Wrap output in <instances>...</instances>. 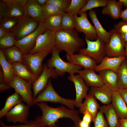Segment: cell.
Returning <instances> with one entry per match:
<instances>
[{
	"instance_id": "51",
	"label": "cell",
	"mask_w": 127,
	"mask_h": 127,
	"mask_svg": "<svg viewBox=\"0 0 127 127\" xmlns=\"http://www.w3.org/2000/svg\"><path fill=\"white\" fill-rule=\"evenodd\" d=\"M90 124L83 120H81L79 124V127H89Z\"/></svg>"
},
{
	"instance_id": "1",
	"label": "cell",
	"mask_w": 127,
	"mask_h": 127,
	"mask_svg": "<svg viewBox=\"0 0 127 127\" xmlns=\"http://www.w3.org/2000/svg\"><path fill=\"white\" fill-rule=\"evenodd\" d=\"M35 104L42 112L41 115L36 117L41 127L43 126L58 127L56 123L59 119L64 118L71 119L74 123L75 126L79 127V124L81 120L79 115V111L67 109L63 106L56 108L52 107L48 105L44 102Z\"/></svg>"
},
{
	"instance_id": "41",
	"label": "cell",
	"mask_w": 127,
	"mask_h": 127,
	"mask_svg": "<svg viewBox=\"0 0 127 127\" xmlns=\"http://www.w3.org/2000/svg\"><path fill=\"white\" fill-rule=\"evenodd\" d=\"M71 1L70 0H47L46 3L52 5L65 12Z\"/></svg>"
},
{
	"instance_id": "53",
	"label": "cell",
	"mask_w": 127,
	"mask_h": 127,
	"mask_svg": "<svg viewBox=\"0 0 127 127\" xmlns=\"http://www.w3.org/2000/svg\"><path fill=\"white\" fill-rule=\"evenodd\" d=\"M36 1L38 4L42 7L46 3L47 0H36Z\"/></svg>"
},
{
	"instance_id": "9",
	"label": "cell",
	"mask_w": 127,
	"mask_h": 127,
	"mask_svg": "<svg viewBox=\"0 0 127 127\" xmlns=\"http://www.w3.org/2000/svg\"><path fill=\"white\" fill-rule=\"evenodd\" d=\"M39 23L35 20L25 16L19 20L10 32L17 41L34 32L38 28Z\"/></svg>"
},
{
	"instance_id": "32",
	"label": "cell",
	"mask_w": 127,
	"mask_h": 127,
	"mask_svg": "<svg viewBox=\"0 0 127 127\" xmlns=\"http://www.w3.org/2000/svg\"><path fill=\"white\" fill-rule=\"evenodd\" d=\"M118 89L127 88V62L126 59L122 63L116 72Z\"/></svg>"
},
{
	"instance_id": "16",
	"label": "cell",
	"mask_w": 127,
	"mask_h": 127,
	"mask_svg": "<svg viewBox=\"0 0 127 127\" xmlns=\"http://www.w3.org/2000/svg\"><path fill=\"white\" fill-rule=\"evenodd\" d=\"M67 60L71 63L84 68L94 70L97 63L92 58L81 54H66Z\"/></svg>"
},
{
	"instance_id": "47",
	"label": "cell",
	"mask_w": 127,
	"mask_h": 127,
	"mask_svg": "<svg viewBox=\"0 0 127 127\" xmlns=\"http://www.w3.org/2000/svg\"><path fill=\"white\" fill-rule=\"evenodd\" d=\"M118 91L127 106V88L118 89Z\"/></svg>"
},
{
	"instance_id": "2",
	"label": "cell",
	"mask_w": 127,
	"mask_h": 127,
	"mask_svg": "<svg viewBox=\"0 0 127 127\" xmlns=\"http://www.w3.org/2000/svg\"><path fill=\"white\" fill-rule=\"evenodd\" d=\"M55 47L67 54L71 55L85 45L84 40L80 37L77 31L75 29L61 30L55 33Z\"/></svg>"
},
{
	"instance_id": "30",
	"label": "cell",
	"mask_w": 127,
	"mask_h": 127,
	"mask_svg": "<svg viewBox=\"0 0 127 127\" xmlns=\"http://www.w3.org/2000/svg\"><path fill=\"white\" fill-rule=\"evenodd\" d=\"M2 50L6 60L11 64L21 62L24 54L16 46Z\"/></svg>"
},
{
	"instance_id": "19",
	"label": "cell",
	"mask_w": 127,
	"mask_h": 127,
	"mask_svg": "<svg viewBox=\"0 0 127 127\" xmlns=\"http://www.w3.org/2000/svg\"><path fill=\"white\" fill-rule=\"evenodd\" d=\"M78 73L88 87H99L104 84L101 76L97 74L94 70L84 68Z\"/></svg>"
},
{
	"instance_id": "3",
	"label": "cell",
	"mask_w": 127,
	"mask_h": 127,
	"mask_svg": "<svg viewBox=\"0 0 127 127\" xmlns=\"http://www.w3.org/2000/svg\"><path fill=\"white\" fill-rule=\"evenodd\" d=\"M61 51L56 47L52 50V56L46 64L48 67L54 68L58 76L63 75L66 72L70 75H74L83 69V67L81 66L63 60L59 55Z\"/></svg>"
},
{
	"instance_id": "49",
	"label": "cell",
	"mask_w": 127,
	"mask_h": 127,
	"mask_svg": "<svg viewBox=\"0 0 127 127\" xmlns=\"http://www.w3.org/2000/svg\"><path fill=\"white\" fill-rule=\"evenodd\" d=\"M120 18L124 22H127V8L122 11L121 13Z\"/></svg>"
},
{
	"instance_id": "37",
	"label": "cell",
	"mask_w": 127,
	"mask_h": 127,
	"mask_svg": "<svg viewBox=\"0 0 127 127\" xmlns=\"http://www.w3.org/2000/svg\"><path fill=\"white\" fill-rule=\"evenodd\" d=\"M16 40L12 33L7 32L0 38V49L3 50L15 46Z\"/></svg>"
},
{
	"instance_id": "17",
	"label": "cell",
	"mask_w": 127,
	"mask_h": 127,
	"mask_svg": "<svg viewBox=\"0 0 127 127\" xmlns=\"http://www.w3.org/2000/svg\"><path fill=\"white\" fill-rule=\"evenodd\" d=\"M112 91L104 84L99 87H91L89 92L102 103L107 105L111 103Z\"/></svg>"
},
{
	"instance_id": "14",
	"label": "cell",
	"mask_w": 127,
	"mask_h": 127,
	"mask_svg": "<svg viewBox=\"0 0 127 127\" xmlns=\"http://www.w3.org/2000/svg\"><path fill=\"white\" fill-rule=\"evenodd\" d=\"M30 106L21 102L16 105L7 114L6 120L15 124L17 122L25 123L28 121Z\"/></svg>"
},
{
	"instance_id": "22",
	"label": "cell",
	"mask_w": 127,
	"mask_h": 127,
	"mask_svg": "<svg viewBox=\"0 0 127 127\" xmlns=\"http://www.w3.org/2000/svg\"><path fill=\"white\" fill-rule=\"evenodd\" d=\"M85 99L84 102L79 108V111L80 113L83 114L86 111H87L91 115L92 122L94 123L100 105L96 99L89 93Z\"/></svg>"
},
{
	"instance_id": "33",
	"label": "cell",
	"mask_w": 127,
	"mask_h": 127,
	"mask_svg": "<svg viewBox=\"0 0 127 127\" xmlns=\"http://www.w3.org/2000/svg\"><path fill=\"white\" fill-rule=\"evenodd\" d=\"M7 12L4 18H11L20 19L25 16L24 7L14 3L8 5Z\"/></svg>"
},
{
	"instance_id": "42",
	"label": "cell",
	"mask_w": 127,
	"mask_h": 127,
	"mask_svg": "<svg viewBox=\"0 0 127 127\" xmlns=\"http://www.w3.org/2000/svg\"><path fill=\"white\" fill-rule=\"evenodd\" d=\"M0 127H41L36 118L34 120H30L24 124L18 125L8 126L1 120L0 121Z\"/></svg>"
},
{
	"instance_id": "26",
	"label": "cell",
	"mask_w": 127,
	"mask_h": 127,
	"mask_svg": "<svg viewBox=\"0 0 127 127\" xmlns=\"http://www.w3.org/2000/svg\"><path fill=\"white\" fill-rule=\"evenodd\" d=\"M122 4L115 0H109L107 5L102 9L101 13L103 15H108L114 19L120 18L123 8Z\"/></svg>"
},
{
	"instance_id": "29",
	"label": "cell",
	"mask_w": 127,
	"mask_h": 127,
	"mask_svg": "<svg viewBox=\"0 0 127 127\" xmlns=\"http://www.w3.org/2000/svg\"><path fill=\"white\" fill-rule=\"evenodd\" d=\"M23 101L21 96L16 91L7 98L4 107L0 111V118L5 117L8 113L13 107Z\"/></svg>"
},
{
	"instance_id": "38",
	"label": "cell",
	"mask_w": 127,
	"mask_h": 127,
	"mask_svg": "<svg viewBox=\"0 0 127 127\" xmlns=\"http://www.w3.org/2000/svg\"><path fill=\"white\" fill-rule=\"evenodd\" d=\"M19 19L11 18H4L0 22V27L7 32H11L15 27Z\"/></svg>"
},
{
	"instance_id": "25",
	"label": "cell",
	"mask_w": 127,
	"mask_h": 127,
	"mask_svg": "<svg viewBox=\"0 0 127 127\" xmlns=\"http://www.w3.org/2000/svg\"><path fill=\"white\" fill-rule=\"evenodd\" d=\"M99 110L105 114L109 127H119V118L111 103L100 106Z\"/></svg>"
},
{
	"instance_id": "20",
	"label": "cell",
	"mask_w": 127,
	"mask_h": 127,
	"mask_svg": "<svg viewBox=\"0 0 127 127\" xmlns=\"http://www.w3.org/2000/svg\"><path fill=\"white\" fill-rule=\"evenodd\" d=\"M24 7L25 16L39 22H44L42 7L38 4L36 0H28Z\"/></svg>"
},
{
	"instance_id": "34",
	"label": "cell",
	"mask_w": 127,
	"mask_h": 127,
	"mask_svg": "<svg viewBox=\"0 0 127 127\" xmlns=\"http://www.w3.org/2000/svg\"><path fill=\"white\" fill-rule=\"evenodd\" d=\"M76 22L74 16L67 12L62 14L61 21L62 30H68L75 28Z\"/></svg>"
},
{
	"instance_id": "48",
	"label": "cell",
	"mask_w": 127,
	"mask_h": 127,
	"mask_svg": "<svg viewBox=\"0 0 127 127\" xmlns=\"http://www.w3.org/2000/svg\"><path fill=\"white\" fill-rule=\"evenodd\" d=\"M0 83V93L12 88L9 84L5 83L4 82H2Z\"/></svg>"
},
{
	"instance_id": "35",
	"label": "cell",
	"mask_w": 127,
	"mask_h": 127,
	"mask_svg": "<svg viewBox=\"0 0 127 127\" xmlns=\"http://www.w3.org/2000/svg\"><path fill=\"white\" fill-rule=\"evenodd\" d=\"M87 1V0H71L65 12L69 13L74 16L77 15L86 4Z\"/></svg>"
},
{
	"instance_id": "5",
	"label": "cell",
	"mask_w": 127,
	"mask_h": 127,
	"mask_svg": "<svg viewBox=\"0 0 127 127\" xmlns=\"http://www.w3.org/2000/svg\"><path fill=\"white\" fill-rule=\"evenodd\" d=\"M51 52L50 51H44L32 54L24 55L21 62L37 79L43 70V62L44 59Z\"/></svg>"
},
{
	"instance_id": "11",
	"label": "cell",
	"mask_w": 127,
	"mask_h": 127,
	"mask_svg": "<svg viewBox=\"0 0 127 127\" xmlns=\"http://www.w3.org/2000/svg\"><path fill=\"white\" fill-rule=\"evenodd\" d=\"M55 32L47 29L37 38L33 49L29 54H32L44 51H50L55 47Z\"/></svg>"
},
{
	"instance_id": "23",
	"label": "cell",
	"mask_w": 127,
	"mask_h": 127,
	"mask_svg": "<svg viewBox=\"0 0 127 127\" xmlns=\"http://www.w3.org/2000/svg\"><path fill=\"white\" fill-rule=\"evenodd\" d=\"M88 15L93 24L98 37L105 44L108 43L111 37V33L106 30L102 27L99 20L95 11L89 10Z\"/></svg>"
},
{
	"instance_id": "52",
	"label": "cell",
	"mask_w": 127,
	"mask_h": 127,
	"mask_svg": "<svg viewBox=\"0 0 127 127\" xmlns=\"http://www.w3.org/2000/svg\"><path fill=\"white\" fill-rule=\"evenodd\" d=\"M7 32L4 29L0 27V38L4 36Z\"/></svg>"
},
{
	"instance_id": "44",
	"label": "cell",
	"mask_w": 127,
	"mask_h": 127,
	"mask_svg": "<svg viewBox=\"0 0 127 127\" xmlns=\"http://www.w3.org/2000/svg\"><path fill=\"white\" fill-rule=\"evenodd\" d=\"M8 6L2 0H0V22L4 18L7 12Z\"/></svg>"
},
{
	"instance_id": "15",
	"label": "cell",
	"mask_w": 127,
	"mask_h": 127,
	"mask_svg": "<svg viewBox=\"0 0 127 127\" xmlns=\"http://www.w3.org/2000/svg\"><path fill=\"white\" fill-rule=\"evenodd\" d=\"M68 79L74 83L75 89L76 98L75 106L79 108L82 103L83 99L87 95V92L90 88L86 84L83 80L78 74L70 75Z\"/></svg>"
},
{
	"instance_id": "21",
	"label": "cell",
	"mask_w": 127,
	"mask_h": 127,
	"mask_svg": "<svg viewBox=\"0 0 127 127\" xmlns=\"http://www.w3.org/2000/svg\"><path fill=\"white\" fill-rule=\"evenodd\" d=\"M111 103L119 119L127 118V106L118 90L113 91Z\"/></svg>"
},
{
	"instance_id": "10",
	"label": "cell",
	"mask_w": 127,
	"mask_h": 127,
	"mask_svg": "<svg viewBox=\"0 0 127 127\" xmlns=\"http://www.w3.org/2000/svg\"><path fill=\"white\" fill-rule=\"evenodd\" d=\"M47 29L44 22H40L38 28L34 32L21 39L17 41L15 46L24 55L29 54L35 47L38 36L44 33Z\"/></svg>"
},
{
	"instance_id": "55",
	"label": "cell",
	"mask_w": 127,
	"mask_h": 127,
	"mask_svg": "<svg viewBox=\"0 0 127 127\" xmlns=\"http://www.w3.org/2000/svg\"><path fill=\"white\" fill-rule=\"evenodd\" d=\"M124 47L126 52V60L127 62V42H125L124 44Z\"/></svg>"
},
{
	"instance_id": "24",
	"label": "cell",
	"mask_w": 127,
	"mask_h": 127,
	"mask_svg": "<svg viewBox=\"0 0 127 127\" xmlns=\"http://www.w3.org/2000/svg\"><path fill=\"white\" fill-rule=\"evenodd\" d=\"M11 64L15 75L32 84L37 79L21 62H17Z\"/></svg>"
},
{
	"instance_id": "39",
	"label": "cell",
	"mask_w": 127,
	"mask_h": 127,
	"mask_svg": "<svg viewBox=\"0 0 127 127\" xmlns=\"http://www.w3.org/2000/svg\"><path fill=\"white\" fill-rule=\"evenodd\" d=\"M44 19L48 17L64 12L62 10L49 4L46 3L42 7Z\"/></svg>"
},
{
	"instance_id": "12",
	"label": "cell",
	"mask_w": 127,
	"mask_h": 127,
	"mask_svg": "<svg viewBox=\"0 0 127 127\" xmlns=\"http://www.w3.org/2000/svg\"><path fill=\"white\" fill-rule=\"evenodd\" d=\"M78 16L77 15L74 16L76 24L75 30L80 32L83 33L85 35V39L94 41L98 38L94 26L89 21L86 12L82 13Z\"/></svg>"
},
{
	"instance_id": "27",
	"label": "cell",
	"mask_w": 127,
	"mask_h": 127,
	"mask_svg": "<svg viewBox=\"0 0 127 127\" xmlns=\"http://www.w3.org/2000/svg\"><path fill=\"white\" fill-rule=\"evenodd\" d=\"M0 64L2 69L4 82L9 84L15 76L12 65L6 60L2 49H0Z\"/></svg>"
},
{
	"instance_id": "31",
	"label": "cell",
	"mask_w": 127,
	"mask_h": 127,
	"mask_svg": "<svg viewBox=\"0 0 127 127\" xmlns=\"http://www.w3.org/2000/svg\"><path fill=\"white\" fill-rule=\"evenodd\" d=\"M62 14L55 15L44 19V23L47 29L55 32L62 30Z\"/></svg>"
},
{
	"instance_id": "8",
	"label": "cell",
	"mask_w": 127,
	"mask_h": 127,
	"mask_svg": "<svg viewBox=\"0 0 127 127\" xmlns=\"http://www.w3.org/2000/svg\"><path fill=\"white\" fill-rule=\"evenodd\" d=\"M109 32L111 33L110 39L108 43L105 44L106 56L110 57L126 56L125 42L123 38L113 29Z\"/></svg>"
},
{
	"instance_id": "7",
	"label": "cell",
	"mask_w": 127,
	"mask_h": 127,
	"mask_svg": "<svg viewBox=\"0 0 127 127\" xmlns=\"http://www.w3.org/2000/svg\"><path fill=\"white\" fill-rule=\"evenodd\" d=\"M8 84L21 96L26 104L30 107L34 105L32 83L15 75L13 80Z\"/></svg>"
},
{
	"instance_id": "56",
	"label": "cell",
	"mask_w": 127,
	"mask_h": 127,
	"mask_svg": "<svg viewBox=\"0 0 127 127\" xmlns=\"http://www.w3.org/2000/svg\"><path fill=\"white\" fill-rule=\"evenodd\" d=\"M47 127V126H43L42 127ZM72 127H77V126H73Z\"/></svg>"
},
{
	"instance_id": "36",
	"label": "cell",
	"mask_w": 127,
	"mask_h": 127,
	"mask_svg": "<svg viewBox=\"0 0 127 127\" xmlns=\"http://www.w3.org/2000/svg\"><path fill=\"white\" fill-rule=\"evenodd\" d=\"M109 0H87L85 6L80 11L78 14L86 12L94 8L99 7H105L107 5Z\"/></svg>"
},
{
	"instance_id": "50",
	"label": "cell",
	"mask_w": 127,
	"mask_h": 127,
	"mask_svg": "<svg viewBox=\"0 0 127 127\" xmlns=\"http://www.w3.org/2000/svg\"><path fill=\"white\" fill-rule=\"evenodd\" d=\"M119 127H127V118L119 119Z\"/></svg>"
},
{
	"instance_id": "43",
	"label": "cell",
	"mask_w": 127,
	"mask_h": 127,
	"mask_svg": "<svg viewBox=\"0 0 127 127\" xmlns=\"http://www.w3.org/2000/svg\"><path fill=\"white\" fill-rule=\"evenodd\" d=\"M94 123V127H108V125L104 118L103 114L100 111L98 112Z\"/></svg>"
},
{
	"instance_id": "54",
	"label": "cell",
	"mask_w": 127,
	"mask_h": 127,
	"mask_svg": "<svg viewBox=\"0 0 127 127\" xmlns=\"http://www.w3.org/2000/svg\"><path fill=\"white\" fill-rule=\"evenodd\" d=\"M119 1L121 3L125 8H127V0H119Z\"/></svg>"
},
{
	"instance_id": "6",
	"label": "cell",
	"mask_w": 127,
	"mask_h": 127,
	"mask_svg": "<svg viewBox=\"0 0 127 127\" xmlns=\"http://www.w3.org/2000/svg\"><path fill=\"white\" fill-rule=\"evenodd\" d=\"M85 39L87 47L81 48L79 51V53L92 58L99 64L107 56L105 43L98 37L96 40L94 41Z\"/></svg>"
},
{
	"instance_id": "46",
	"label": "cell",
	"mask_w": 127,
	"mask_h": 127,
	"mask_svg": "<svg viewBox=\"0 0 127 127\" xmlns=\"http://www.w3.org/2000/svg\"><path fill=\"white\" fill-rule=\"evenodd\" d=\"M83 114L82 120L90 124L92 122V118L90 114L87 111H86L83 113Z\"/></svg>"
},
{
	"instance_id": "40",
	"label": "cell",
	"mask_w": 127,
	"mask_h": 127,
	"mask_svg": "<svg viewBox=\"0 0 127 127\" xmlns=\"http://www.w3.org/2000/svg\"><path fill=\"white\" fill-rule=\"evenodd\" d=\"M113 29L121 35L125 42H127V22L120 21L115 25Z\"/></svg>"
},
{
	"instance_id": "4",
	"label": "cell",
	"mask_w": 127,
	"mask_h": 127,
	"mask_svg": "<svg viewBox=\"0 0 127 127\" xmlns=\"http://www.w3.org/2000/svg\"><path fill=\"white\" fill-rule=\"evenodd\" d=\"M46 102L61 103L70 109H74L75 106V99L64 98L57 93L53 87L51 78L49 79L45 89L34 100V104L40 102Z\"/></svg>"
},
{
	"instance_id": "18",
	"label": "cell",
	"mask_w": 127,
	"mask_h": 127,
	"mask_svg": "<svg viewBox=\"0 0 127 127\" xmlns=\"http://www.w3.org/2000/svg\"><path fill=\"white\" fill-rule=\"evenodd\" d=\"M126 59V56L110 57L106 56L97 65L95 70L99 72L103 70H109L116 72L122 63Z\"/></svg>"
},
{
	"instance_id": "28",
	"label": "cell",
	"mask_w": 127,
	"mask_h": 127,
	"mask_svg": "<svg viewBox=\"0 0 127 127\" xmlns=\"http://www.w3.org/2000/svg\"><path fill=\"white\" fill-rule=\"evenodd\" d=\"M104 84L112 91L118 90V78L116 72L111 70H103L99 72Z\"/></svg>"
},
{
	"instance_id": "45",
	"label": "cell",
	"mask_w": 127,
	"mask_h": 127,
	"mask_svg": "<svg viewBox=\"0 0 127 127\" xmlns=\"http://www.w3.org/2000/svg\"><path fill=\"white\" fill-rule=\"evenodd\" d=\"M8 5L11 4L15 3L19 4L24 7L28 0H2Z\"/></svg>"
},
{
	"instance_id": "13",
	"label": "cell",
	"mask_w": 127,
	"mask_h": 127,
	"mask_svg": "<svg viewBox=\"0 0 127 127\" xmlns=\"http://www.w3.org/2000/svg\"><path fill=\"white\" fill-rule=\"evenodd\" d=\"M58 76L54 68L48 67L46 64H44L42 72L32 84V88L33 90L34 99L36 97L39 93L45 89L50 78L56 79Z\"/></svg>"
}]
</instances>
